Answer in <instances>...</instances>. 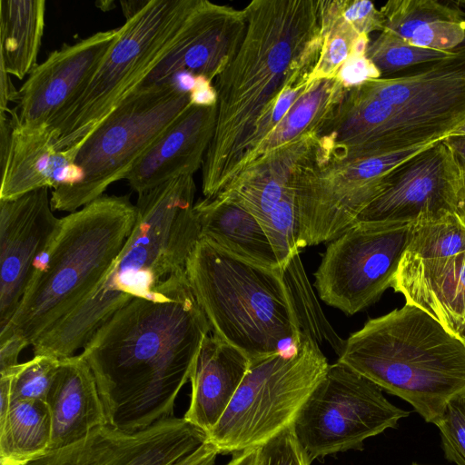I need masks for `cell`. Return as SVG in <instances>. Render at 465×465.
<instances>
[{"label":"cell","instance_id":"cell-1","mask_svg":"<svg viewBox=\"0 0 465 465\" xmlns=\"http://www.w3.org/2000/svg\"><path fill=\"white\" fill-rule=\"evenodd\" d=\"M211 331L186 274L112 315L81 353L96 380L108 425L135 432L173 417Z\"/></svg>","mask_w":465,"mask_h":465},{"label":"cell","instance_id":"cell-2","mask_svg":"<svg viewBox=\"0 0 465 465\" xmlns=\"http://www.w3.org/2000/svg\"><path fill=\"white\" fill-rule=\"evenodd\" d=\"M235 55L215 78L216 121L202 165V191L213 199L232 183L256 124L281 94L312 75L323 40L322 1L254 0Z\"/></svg>","mask_w":465,"mask_h":465},{"label":"cell","instance_id":"cell-3","mask_svg":"<svg viewBox=\"0 0 465 465\" xmlns=\"http://www.w3.org/2000/svg\"><path fill=\"white\" fill-rule=\"evenodd\" d=\"M194 193L193 177L186 175L138 194L136 223L124 249L94 290L32 345L35 355H74L123 306L186 273L201 239Z\"/></svg>","mask_w":465,"mask_h":465},{"label":"cell","instance_id":"cell-4","mask_svg":"<svg viewBox=\"0 0 465 465\" xmlns=\"http://www.w3.org/2000/svg\"><path fill=\"white\" fill-rule=\"evenodd\" d=\"M337 361L409 402L434 425L465 391L464 343L408 302L351 333Z\"/></svg>","mask_w":465,"mask_h":465},{"label":"cell","instance_id":"cell-5","mask_svg":"<svg viewBox=\"0 0 465 465\" xmlns=\"http://www.w3.org/2000/svg\"><path fill=\"white\" fill-rule=\"evenodd\" d=\"M136 218L128 195L105 194L61 218L0 336L15 333L33 345L72 312L106 274Z\"/></svg>","mask_w":465,"mask_h":465},{"label":"cell","instance_id":"cell-6","mask_svg":"<svg viewBox=\"0 0 465 465\" xmlns=\"http://www.w3.org/2000/svg\"><path fill=\"white\" fill-rule=\"evenodd\" d=\"M185 271L213 334L251 362L289 351L304 338L282 268L251 263L201 238Z\"/></svg>","mask_w":465,"mask_h":465},{"label":"cell","instance_id":"cell-7","mask_svg":"<svg viewBox=\"0 0 465 465\" xmlns=\"http://www.w3.org/2000/svg\"><path fill=\"white\" fill-rule=\"evenodd\" d=\"M197 0H150L122 33L84 89L49 124L57 151L84 140L150 74L177 42Z\"/></svg>","mask_w":465,"mask_h":465},{"label":"cell","instance_id":"cell-8","mask_svg":"<svg viewBox=\"0 0 465 465\" xmlns=\"http://www.w3.org/2000/svg\"><path fill=\"white\" fill-rule=\"evenodd\" d=\"M328 367L326 357L311 337L289 351L251 362L206 441L223 455L261 448L292 426Z\"/></svg>","mask_w":465,"mask_h":465},{"label":"cell","instance_id":"cell-9","mask_svg":"<svg viewBox=\"0 0 465 465\" xmlns=\"http://www.w3.org/2000/svg\"><path fill=\"white\" fill-rule=\"evenodd\" d=\"M191 105L190 92L175 82L136 88L82 143L75 163L83 178L52 190V209L73 213L104 195Z\"/></svg>","mask_w":465,"mask_h":465},{"label":"cell","instance_id":"cell-10","mask_svg":"<svg viewBox=\"0 0 465 465\" xmlns=\"http://www.w3.org/2000/svg\"><path fill=\"white\" fill-rule=\"evenodd\" d=\"M409 414L390 402L374 382L337 361L329 364L292 430L312 462L350 450H361L365 440L396 428Z\"/></svg>","mask_w":465,"mask_h":465},{"label":"cell","instance_id":"cell-11","mask_svg":"<svg viewBox=\"0 0 465 465\" xmlns=\"http://www.w3.org/2000/svg\"><path fill=\"white\" fill-rule=\"evenodd\" d=\"M416 223L356 222L329 242L314 272L328 305L353 315L392 286Z\"/></svg>","mask_w":465,"mask_h":465},{"label":"cell","instance_id":"cell-12","mask_svg":"<svg viewBox=\"0 0 465 465\" xmlns=\"http://www.w3.org/2000/svg\"><path fill=\"white\" fill-rule=\"evenodd\" d=\"M459 162L443 139L426 145L381 179L356 222L418 223L454 214Z\"/></svg>","mask_w":465,"mask_h":465},{"label":"cell","instance_id":"cell-13","mask_svg":"<svg viewBox=\"0 0 465 465\" xmlns=\"http://www.w3.org/2000/svg\"><path fill=\"white\" fill-rule=\"evenodd\" d=\"M318 142V134H312L290 144L241 175L217 196L238 203L256 218L281 268L300 253L294 174L314 152Z\"/></svg>","mask_w":465,"mask_h":465},{"label":"cell","instance_id":"cell-14","mask_svg":"<svg viewBox=\"0 0 465 465\" xmlns=\"http://www.w3.org/2000/svg\"><path fill=\"white\" fill-rule=\"evenodd\" d=\"M205 441L203 430L173 416L135 432L104 425L25 465H176Z\"/></svg>","mask_w":465,"mask_h":465},{"label":"cell","instance_id":"cell-15","mask_svg":"<svg viewBox=\"0 0 465 465\" xmlns=\"http://www.w3.org/2000/svg\"><path fill=\"white\" fill-rule=\"evenodd\" d=\"M122 33V26L99 31L64 45L29 74L14 109L20 124L45 126L87 85Z\"/></svg>","mask_w":465,"mask_h":465},{"label":"cell","instance_id":"cell-16","mask_svg":"<svg viewBox=\"0 0 465 465\" xmlns=\"http://www.w3.org/2000/svg\"><path fill=\"white\" fill-rule=\"evenodd\" d=\"M48 188L0 200V328L14 315L34 264L57 232Z\"/></svg>","mask_w":465,"mask_h":465},{"label":"cell","instance_id":"cell-17","mask_svg":"<svg viewBox=\"0 0 465 465\" xmlns=\"http://www.w3.org/2000/svg\"><path fill=\"white\" fill-rule=\"evenodd\" d=\"M245 30L243 10L197 0L177 42L139 87L169 84L183 74L213 82L235 55Z\"/></svg>","mask_w":465,"mask_h":465},{"label":"cell","instance_id":"cell-18","mask_svg":"<svg viewBox=\"0 0 465 465\" xmlns=\"http://www.w3.org/2000/svg\"><path fill=\"white\" fill-rule=\"evenodd\" d=\"M11 138L1 162L0 200L19 197L41 188L52 190L77 184L83 178L75 163L79 148L57 151L47 127L29 128L8 110Z\"/></svg>","mask_w":465,"mask_h":465},{"label":"cell","instance_id":"cell-19","mask_svg":"<svg viewBox=\"0 0 465 465\" xmlns=\"http://www.w3.org/2000/svg\"><path fill=\"white\" fill-rule=\"evenodd\" d=\"M217 106H189L141 157L126 176L138 194L172 179L193 175L213 138Z\"/></svg>","mask_w":465,"mask_h":465},{"label":"cell","instance_id":"cell-20","mask_svg":"<svg viewBox=\"0 0 465 465\" xmlns=\"http://www.w3.org/2000/svg\"><path fill=\"white\" fill-rule=\"evenodd\" d=\"M46 402L52 418L48 451L72 444L108 425L96 380L81 354L61 359Z\"/></svg>","mask_w":465,"mask_h":465},{"label":"cell","instance_id":"cell-21","mask_svg":"<svg viewBox=\"0 0 465 465\" xmlns=\"http://www.w3.org/2000/svg\"><path fill=\"white\" fill-rule=\"evenodd\" d=\"M250 366L243 352L209 334L190 378L191 401L183 419L207 435L226 411Z\"/></svg>","mask_w":465,"mask_h":465},{"label":"cell","instance_id":"cell-22","mask_svg":"<svg viewBox=\"0 0 465 465\" xmlns=\"http://www.w3.org/2000/svg\"><path fill=\"white\" fill-rule=\"evenodd\" d=\"M381 12L382 31L414 46L451 52L465 44V14L458 3L391 0Z\"/></svg>","mask_w":465,"mask_h":465},{"label":"cell","instance_id":"cell-23","mask_svg":"<svg viewBox=\"0 0 465 465\" xmlns=\"http://www.w3.org/2000/svg\"><path fill=\"white\" fill-rule=\"evenodd\" d=\"M201 238L251 263L280 269L275 251L256 218L238 203L223 198L194 203Z\"/></svg>","mask_w":465,"mask_h":465},{"label":"cell","instance_id":"cell-24","mask_svg":"<svg viewBox=\"0 0 465 465\" xmlns=\"http://www.w3.org/2000/svg\"><path fill=\"white\" fill-rule=\"evenodd\" d=\"M45 0L0 1V66L22 80L36 66L45 28Z\"/></svg>","mask_w":465,"mask_h":465},{"label":"cell","instance_id":"cell-25","mask_svg":"<svg viewBox=\"0 0 465 465\" xmlns=\"http://www.w3.org/2000/svg\"><path fill=\"white\" fill-rule=\"evenodd\" d=\"M52 418L48 404L14 400L0 416V465H25L49 450Z\"/></svg>","mask_w":465,"mask_h":465},{"label":"cell","instance_id":"cell-26","mask_svg":"<svg viewBox=\"0 0 465 465\" xmlns=\"http://www.w3.org/2000/svg\"><path fill=\"white\" fill-rule=\"evenodd\" d=\"M299 254L296 253L282 268V272L303 337H311L317 343L323 341H327L339 357L343 351L345 341L335 332L324 317L310 285Z\"/></svg>","mask_w":465,"mask_h":465},{"label":"cell","instance_id":"cell-27","mask_svg":"<svg viewBox=\"0 0 465 465\" xmlns=\"http://www.w3.org/2000/svg\"><path fill=\"white\" fill-rule=\"evenodd\" d=\"M462 47L442 52L414 46L401 38L382 31L366 51V56L381 74V78H391L412 69L455 55ZM399 74V75H401Z\"/></svg>","mask_w":465,"mask_h":465},{"label":"cell","instance_id":"cell-28","mask_svg":"<svg viewBox=\"0 0 465 465\" xmlns=\"http://www.w3.org/2000/svg\"><path fill=\"white\" fill-rule=\"evenodd\" d=\"M465 251V226L455 214L418 223L404 255L418 259L449 257Z\"/></svg>","mask_w":465,"mask_h":465},{"label":"cell","instance_id":"cell-29","mask_svg":"<svg viewBox=\"0 0 465 465\" xmlns=\"http://www.w3.org/2000/svg\"><path fill=\"white\" fill-rule=\"evenodd\" d=\"M61 365V359L35 355L33 359L0 371L10 378L11 401L38 400L46 401Z\"/></svg>","mask_w":465,"mask_h":465},{"label":"cell","instance_id":"cell-30","mask_svg":"<svg viewBox=\"0 0 465 465\" xmlns=\"http://www.w3.org/2000/svg\"><path fill=\"white\" fill-rule=\"evenodd\" d=\"M436 426L446 459L456 465H465V391L448 403Z\"/></svg>","mask_w":465,"mask_h":465},{"label":"cell","instance_id":"cell-31","mask_svg":"<svg viewBox=\"0 0 465 465\" xmlns=\"http://www.w3.org/2000/svg\"><path fill=\"white\" fill-rule=\"evenodd\" d=\"M324 5L331 15L351 25L360 34L369 35L383 30V15L371 1H324Z\"/></svg>","mask_w":465,"mask_h":465},{"label":"cell","instance_id":"cell-32","mask_svg":"<svg viewBox=\"0 0 465 465\" xmlns=\"http://www.w3.org/2000/svg\"><path fill=\"white\" fill-rule=\"evenodd\" d=\"M292 426L262 446L257 465H311Z\"/></svg>","mask_w":465,"mask_h":465},{"label":"cell","instance_id":"cell-33","mask_svg":"<svg viewBox=\"0 0 465 465\" xmlns=\"http://www.w3.org/2000/svg\"><path fill=\"white\" fill-rule=\"evenodd\" d=\"M435 318L465 345V272L449 290Z\"/></svg>","mask_w":465,"mask_h":465},{"label":"cell","instance_id":"cell-34","mask_svg":"<svg viewBox=\"0 0 465 465\" xmlns=\"http://www.w3.org/2000/svg\"><path fill=\"white\" fill-rule=\"evenodd\" d=\"M336 77L346 89H350L369 80L379 79L381 74L366 54H351Z\"/></svg>","mask_w":465,"mask_h":465},{"label":"cell","instance_id":"cell-35","mask_svg":"<svg viewBox=\"0 0 465 465\" xmlns=\"http://www.w3.org/2000/svg\"><path fill=\"white\" fill-rule=\"evenodd\" d=\"M27 346V341L18 334L0 336V371L19 364V355Z\"/></svg>","mask_w":465,"mask_h":465},{"label":"cell","instance_id":"cell-36","mask_svg":"<svg viewBox=\"0 0 465 465\" xmlns=\"http://www.w3.org/2000/svg\"><path fill=\"white\" fill-rule=\"evenodd\" d=\"M190 95L193 105L212 106L217 104V94L213 82L203 76L195 77V84Z\"/></svg>","mask_w":465,"mask_h":465},{"label":"cell","instance_id":"cell-37","mask_svg":"<svg viewBox=\"0 0 465 465\" xmlns=\"http://www.w3.org/2000/svg\"><path fill=\"white\" fill-rule=\"evenodd\" d=\"M218 455L217 450L205 441L176 465H216Z\"/></svg>","mask_w":465,"mask_h":465},{"label":"cell","instance_id":"cell-38","mask_svg":"<svg viewBox=\"0 0 465 465\" xmlns=\"http://www.w3.org/2000/svg\"><path fill=\"white\" fill-rule=\"evenodd\" d=\"M0 112L5 113L9 110L8 104L11 102L17 101L18 90H16L11 81L10 74L0 66Z\"/></svg>","mask_w":465,"mask_h":465},{"label":"cell","instance_id":"cell-39","mask_svg":"<svg viewBox=\"0 0 465 465\" xmlns=\"http://www.w3.org/2000/svg\"><path fill=\"white\" fill-rule=\"evenodd\" d=\"M459 164L460 174L456 191L454 214L465 226V163L459 162Z\"/></svg>","mask_w":465,"mask_h":465},{"label":"cell","instance_id":"cell-40","mask_svg":"<svg viewBox=\"0 0 465 465\" xmlns=\"http://www.w3.org/2000/svg\"><path fill=\"white\" fill-rule=\"evenodd\" d=\"M260 448L247 450L232 455V459L224 465H257Z\"/></svg>","mask_w":465,"mask_h":465},{"label":"cell","instance_id":"cell-41","mask_svg":"<svg viewBox=\"0 0 465 465\" xmlns=\"http://www.w3.org/2000/svg\"><path fill=\"white\" fill-rule=\"evenodd\" d=\"M460 163H465V135H449L443 138Z\"/></svg>","mask_w":465,"mask_h":465},{"label":"cell","instance_id":"cell-42","mask_svg":"<svg viewBox=\"0 0 465 465\" xmlns=\"http://www.w3.org/2000/svg\"><path fill=\"white\" fill-rule=\"evenodd\" d=\"M149 1L150 0L121 1L120 4L126 20L139 13L149 3Z\"/></svg>","mask_w":465,"mask_h":465},{"label":"cell","instance_id":"cell-43","mask_svg":"<svg viewBox=\"0 0 465 465\" xmlns=\"http://www.w3.org/2000/svg\"><path fill=\"white\" fill-rule=\"evenodd\" d=\"M449 135H465V121L450 133Z\"/></svg>","mask_w":465,"mask_h":465},{"label":"cell","instance_id":"cell-44","mask_svg":"<svg viewBox=\"0 0 465 465\" xmlns=\"http://www.w3.org/2000/svg\"><path fill=\"white\" fill-rule=\"evenodd\" d=\"M460 4L463 5L465 6V0L464 1H460Z\"/></svg>","mask_w":465,"mask_h":465},{"label":"cell","instance_id":"cell-45","mask_svg":"<svg viewBox=\"0 0 465 465\" xmlns=\"http://www.w3.org/2000/svg\"><path fill=\"white\" fill-rule=\"evenodd\" d=\"M411 465H424V464L412 463Z\"/></svg>","mask_w":465,"mask_h":465}]
</instances>
